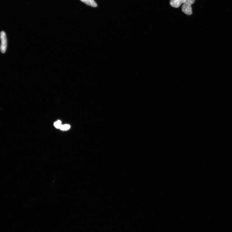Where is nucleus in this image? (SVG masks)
I'll use <instances>...</instances> for the list:
<instances>
[{"mask_svg": "<svg viewBox=\"0 0 232 232\" xmlns=\"http://www.w3.org/2000/svg\"><path fill=\"white\" fill-rule=\"evenodd\" d=\"M195 2V0H185L182 7V11L188 15L193 13L191 5Z\"/></svg>", "mask_w": 232, "mask_h": 232, "instance_id": "f257e3e1", "label": "nucleus"}, {"mask_svg": "<svg viewBox=\"0 0 232 232\" xmlns=\"http://www.w3.org/2000/svg\"><path fill=\"white\" fill-rule=\"evenodd\" d=\"M0 38H1V41L0 49H1V52L4 53L6 51L7 45V40L6 34L4 31H2L1 32V34H0Z\"/></svg>", "mask_w": 232, "mask_h": 232, "instance_id": "f03ea898", "label": "nucleus"}, {"mask_svg": "<svg viewBox=\"0 0 232 232\" xmlns=\"http://www.w3.org/2000/svg\"><path fill=\"white\" fill-rule=\"evenodd\" d=\"M185 0H171L170 5L173 7L178 8L184 3Z\"/></svg>", "mask_w": 232, "mask_h": 232, "instance_id": "7ed1b4c3", "label": "nucleus"}, {"mask_svg": "<svg viewBox=\"0 0 232 232\" xmlns=\"http://www.w3.org/2000/svg\"><path fill=\"white\" fill-rule=\"evenodd\" d=\"M80 1L91 7H96L98 5L94 0H80Z\"/></svg>", "mask_w": 232, "mask_h": 232, "instance_id": "20e7f679", "label": "nucleus"}, {"mask_svg": "<svg viewBox=\"0 0 232 232\" xmlns=\"http://www.w3.org/2000/svg\"><path fill=\"white\" fill-rule=\"evenodd\" d=\"M71 127L70 125H62L60 128V129L62 130H67L70 129Z\"/></svg>", "mask_w": 232, "mask_h": 232, "instance_id": "39448f33", "label": "nucleus"}, {"mask_svg": "<svg viewBox=\"0 0 232 232\" xmlns=\"http://www.w3.org/2000/svg\"><path fill=\"white\" fill-rule=\"evenodd\" d=\"M55 127L58 129H60L61 128V121H58L55 122L54 124Z\"/></svg>", "mask_w": 232, "mask_h": 232, "instance_id": "423d86ee", "label": "nucleus"}]
</instances>
